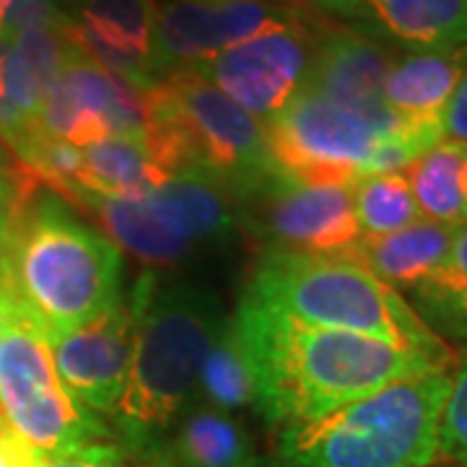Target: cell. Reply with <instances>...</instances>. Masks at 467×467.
<instances>
[{
  "label": "cell",
  "instance_id": "6da1fadb",
  "mask_svg": "<svg viewBox=\"0 0 467 467\" xmlns=\"http://www.w3.org/2000/svg\"><path fill=\"white\" fill-rule=\"evenodd\" d=\"M232 319L250 356L254 408L273 426L309 423L387 384L450 371L429 356L377 337L304 325L250 294Z\"/></svg>",
  "mask_w": 467,
  "mask_h": 467
},
{
  "label": "cell",
  "instance_id": "7a4b0ae2",
  "mask_svg": "<svg viewBox=\"0 0 467 467\" xmlns=\"http://www.w3.org/2000/svg\"><path fill=\"white\" fill-rule=\"evenodd\" d=\"M0 265L8 291L50 337L84 327L122 301L119 247L50 195L0 216Z\"/></svg>",
  "mask_w": 467,
  "mask_h": 467
},
{
  "label": "cell",
  "instance_id": "3957f363",
  "mask_svg": "<svg viewBox=\"0 0 467 467\" xmlns=\"http://www.w3.org/2000/svg\"><path fill=\"white\" fill-rule=\"evenodd\" d=\"M133 361L115 418L125 444L150 451L195 395L202 358L226 325L221 299L190 281L140 275L130 288Z\"/></svg>",
  "mask_w": 467,
  "mask_h": 467
},
{
  "label": "cell",
  "instance_id": "277c9868",
  "mask_svg": "<svg viewBox=\"0 0 467 467\" xmlns=\"http://www.w3.org/2000/svg\"><path fill=\"white\" fill-rule=\"evenodd\" d=\"M247 294L304 325L367 335L429 356L441 367L451 364L450 346L398 288L346 254L267 252Z\"/></svg>",
  "mask_w": 467,
  "mask_h": 467
},
{
  "label": "cell",
  "instance_id": "5b68a950",
  "mask_svg": "<svg viewBox=\"0 0 467 467\" xmlns=\"http://www.w3.org/2000/svg\"><path fill=\"white\" fill-rule=\"evenodd\" d=\"M450 371L392 382L281 436V462L294 467H429L439 457V426Z\"/></svg>",
  "mask_w": 467,
  "mask_h": 467
},
{
  "label": "cell",
  "instance_id": "8992f818",
  "mask_svg": "<svg viewBox=\"0 0 467 467\" xmlns=\"http://www.w3.org/2000/svg\"><path fill=\"white\" fill-rule=\"evenodd\" d=\"M146 146L169 177L184 167L213 174L244 202L275 174L265 125L195 70H174L143 91Z\"/></svg>",
  "mask_w": 467,
  "mask_h": 467
},
{
  "label": "cell",
  "instance_id": "52a82bcc",
  "mask_svg": "<svg viewBox=\"0 0 467 467\" xmlns=\"http://www.w3.org/2000/svg\"><path fill=\"white\" fill-rule=\"evenodd\" d=\"M232 192L201 167H184L143 198H104L84 190L78 208L99 218L117 247L150 267H171L234 239Z\"/></svg>",
  "mask_w": 467,
  "mask_h": 467
},
{
  "label": "cell",
  "instance_id": "ba28073f",
  "mask_svg": "<svg viewBox=\"0 0 467 467\" xmlns=\"http://www.w3.org/2000/svg\"><path fill=\"white\" fill-rule=\"evenodd\" d=\"M0 420L47 457L101 444L109 436L99 413L63 387L50 335L11 291L0 319Z\"/></svg>",
  "mask_w": 467,
  "mask_h": 467
},
{
  "label": "cell",
  "instance_id": "9c48e42d",
  "mask_svg": "<svg viewBox=\"0 0 467 467\" xmlns=\"http://www.w3.org/2000/svg\"><path fill=\"white\" fill-rule=\"evenodd\" d=\"M402 125H379L301 86L284 109L265 122V138L278 174L299 182L353 187L368 174L379 143Z\"/></svg>",
  "mask_w": 467,
  "mask_h": 467
},
{
  "label": "cell",
  "instance_id": "30bf717a",
  "mask_svg": "<svg viewBox=\"0 0 467 467\" xmlns=\"http://www.w3.org/2000/svg\"><path fill=\"white\" fill-rule=\"evenodd\" d=\"M247 229L270 252L348 254L361 239L353 213V187L312 184L273 174L244 201Z\"/></svg>",
  "mask_w": 467,
  "mask_h": 467
},
{
  "label": "cell",
  "instance_id": "8fae6325",
  "mask_svg": "<svg viewBox=\"0 0 467 467\" xmlns=\"http://www.w3.org/2000/svg\"><path fill=\"white\" fill-rule=\"evenodd\" d=\"M315 47L317 39L304 21H291L218 52L190 70L201 73L265 125L306 84Z\"/></svg>",
  "mask_w": 467,
  "mask_h": 467
},
{
  "label": "cell",
  "instance_id": "7c38bea8",
  "mask_svg": "<svg viewBox=\"0 0 467 467\" xmlns=\"http://www.w3.org/2000/svg\"><path fill=\"white\" fill-rule=\"evenodd\" d=\"M36 130L76 149L94 146L109 135L143 138V91L107 73L70 42L66 66L36 117Z\"/></svg>",
  "mask_w": 467,
  "mask_h": 467
},
{
  "label": "cell",
  "instance_id": "4fadbf2b",
  "mask_svg": "<svg viewBox=\"0 0 467 467\" xmlns=\"http://www.w3.org/2000/svg\"><path fill=\"white\" fill-rule=\"evenodd\" d=\"M291 21H299L291 5L267 0H169L156 16L150 60L156 76H169Z\"/></svg>",
  "mask_w": 467,
  "mask_h": 467
},
{
  "label": "cell",
  "instance_id": "5bb4252c",
  "mask_svg": "<svg viewBox=\"0 0 467 467\" xmlns=\"http://www.w3.org/2000/svg\"><path fill=\"white\" fill-rule=\"evenodd\" d=\"M135 315L128 296L99 319L52 335L55 371L76 400L94 413H115L133 361Z\"/></svg>",
  "mask_w": 467,
  "mask_h": 467
},
{
  "label": "cell",
  "instance_id": "9a60e30c",
  "mask_svg": "<svg viewBox=\"0 0 467 467\" xmlns=\"http://www.w3.org/2000/svg\"><path fill=\"white\" fill-rule=\"evenodd\" d=\"M392 63L395 52L379 39L356 29H333L317 39L304 86L379 125L398 128L402 119L382 101L384 78Z\"/></svg>",
  "mask_w": 467,
  "mask_h": 467
},
{
  "label": "cell",
  "instance_id": "2e32d148",
  "mask_svg": "<svg viewBox=\"0 0 467 467\" xmlns=\"http://www.w3.org/2000/svg\"><path fill=\"white\" fill-rule=\"evenodd\" d=\"M467 73V45L395 57L382 86L384 107L402 122H441L457 84Z\"/></svg>",
  "mask_w": 467,
  "mask_h": 467
},
{
  "label": "cell",
  "instance_id": "e0dca14e",
  "mask_svg": "<svg viewBox=\"0 0 467 467\" xmlns=\"http://www.w3.org/2000/svg\"><path fill=\"white\" fill-rule=\"evenodd\" d=\"M457 226H444L420 218L413 226L387 236H361L346 254L371 270L392 288H418L447 260Z\"/></svg>",
  "mask_w": 467,
  "mask_h": 467
},
{
  "label": "cell",
  "instance_id": "ac0fdd59",
  "mask_svg": "<svg viewBox=\"0 0 467 467\" xmlns=\"http://www.w3.org/2000/svg\"><path fill=\"white\" fill-rule=\"evenodd\" d=\"M153 460L161 467H257L242 423L208 405L187 408L174 436L153 447Z\"/></svg>",
  "mask_w": 467,
  "mask_h": 467
},
{
  "label": "cell",
  "instance_id": "d6986e66",
  "mask_svg": "<svg viewBox=\"0 0 467 467\" xmlns=\"http://www.w3.org/2000/svg\"><path fill=\"white\" fill-rule=\"evenodd\" d=\"M361 14L410 52L467 45V0H364Z\"/></svg>",
  "mask_w": 467,
  "mask_h": 467
},
{
  "label": "cell",
  "instance_id": "ffe728a7",
  "mask_svg": "<svg viewBox=\"0 0 467 467\" xmlns=\"http://www.w3.org/2000/svg\"><path fill=\"white\" fill-rule=\"evenodd\" d=\"M70 39L66 26L26 29L8 42L5 55V101L29 128L66 66Z\"/></svg>",
  "mask_w": 467,
  "mask_h": 467
},
{
  "label": "cell",
  "instance_id": "44dd1931",
  "mask_svg": "<svg viewBox=\"0 0 467 467\" xmlns=\"http://www.w3.org/2000/svg\"><path fill=\"white\" fill-rule=\"evenodd\" d=\"M81 187L104 198H143L167 182L169 174L156 164L143 138L109 135L81 149Z\"/></svg>",
  "mask_w": 467,
  "mask_h": 467
},
{
  "label": "cell",
  "instance_id": "7402d4cb",
  "mask_svg": "<svg viewBox=\"0 0 467 467\" xmlns=\"http://www.w3.org/2000/svg\"><path fill=\"white\" fill-rule=\"evenodd\" d=\"M410 184L418 213L444 226L467 223V149L450 140L420 153L402 171Z\"/></svg>",
  "mask_w": 467,
  "mask_h": 467
},
{
  "label": "cell",
  "instance_id": "603a6c76",
  "mask_svg": "<svg viewBox=\"0 0 467 467\" xmlns=\"http://www.w3.org/2000/svg\"><path fill=\"white\" fill-rule=\"evenodd\" d=\"M195 392H201L208 408H216L221 413H234L257 402L250 356L232 317L226 319L202 358Z\"/></svg>",
  "mask_w": 467,
  "mask_h": 467
},
{
  "label": "cell",
  "instance_id": "cb8c5ba5",
  "mask_svg": "<svg viewBox=\"0 0 467 467\" xmlns=\"http://www.w3.org/2000/svg\"><path fill=\"white\" fill-rule=\"evenodd\" d=\"M413 291L431 330L436 325L450 337L467 340V223L454 229L447 260Z\"/></svg>",
  "mask_w": 467,
  "mask_h": 467
},
{
  "label": "cell",
  "instance_id": "d4e9b609",
  "mask_svg": "<svg viewBox=\"0 0 467 467\" xmlns=\"http://www.w3.org/2000/svg\"><path fill=\"white\" fill-rule=\"evenodd\" d=\"M156 16V0H81L73 21L107 45L150 60Z\"/></svg>",
  "mask_w": 467,
  "mask_h": 467
},
{
  "label": "cell",
  "instance_id": "484cf974",
  "mask_svg": "<svg viewBox=\"0 0 467 467\" xmlns=\"http://www.w3.org/2000/svg\"><path fill=\"white\" fill-rule=\"evenodd\" d=\"M353 213L361 236H387L420 221L410 184L402 171L361 177L353 184Z\"/></svg>",
  "mask_w": 467,
  "mask_h": 467
},
{
  "label": "cell",
  "instance_id": "4316f807",
  "mask_svg": "<svg viewBox=\"0 0 467 467\" xmlns=\"http://www.w3.org/2000/svg\"><path fill=\"white\" fill-rule=\"evenodd\" d=\"M439 457L467 467V358L450 374V392L439 426Z\"/></svg>",
  "mask_w": 467,
  "mask_h": 467
},
{
  "label": "cell",
  "instance_id": "83f0119b",
  "mask_svg": "<svg viewBox=\"0 0 467 467\" xmlns=\"http://www.w3.org/2000/svg\"><path fill=\"white\" fill-rule=\"evenodd\" d=\"M67 21H70V16L60 11L57 0H5L0 39L11 42L16 34L26 32V29L66 26Z\"/></svg>",
  "mask_w": 467,
  "mask_h": 467
},
{
  "label": "cell",
  "instance_id": "f1b7e54d",
  "mask_svg": "<svg viewBox=\"0 0 467 467\" xmlns=\"http://www.w3.org/2000/svg\"><path fill=\"white\" fill-rule=\"evenodd\" d=\"M42 467H128L122 451L109 444H88L81 450L52 454Z\"/></svg>",
  "mask_w": 467,
  "mask_h": 467
},
{
  "label": "cell",
  "instance_id": "f546056e",
  "mask_svg": "<svg viewBox=\"0 0 467 467\" xmlns=\"http://www.w3.org/2000/svg\"><path fill=\"white\" fill-rule=\"evenodd\" d=\"M47 454L34 450L5 423H0V467H42Z\"/></svg>",
  "mask_w": 467,
  "mask_h": 467
},
{
  "label": "cell",
  "instance_id": "4dcf8cb0",
  "mask_svg": "<svg viewBox=\"0 0 467 467\" xmlns=\"http://www.w3.org/2000/svg\"><path fill=\"white\" fill-rule=\"evenodd\" d=\"M441 130H444V140L467 149V73L454 88L450 104L444 107Z\"/></svg>",
  "mask_w": 467,
  "mask_h": 467
},
{
  "label": "cell",
  "instance_id": "1f68e13d",
  "mask_svg": "<svg viewBox=\"0 0 467 467\" xmlns=\"http://www.w3.org/2000/svg\"><path fill=\"white\" fill-rule=\"evenodd\" d=\"M29 198H34V195H26L21 190L16 164H11L8 153L0 149V216L14 213L18 205H24Z\"/></svg>",
  "mask_w": 467,
  "mask_h": 467
},
{
  "label": "cell",
  "instance_id": "d6a6232c",
  "mask_svg": "<svg viewBox=\"0 0 467 467\" xmlns=\"http://www.w3.org/2000/svg\"><path fill=\"white\" fill-rule=\"evenodd\" d=\"M317 8L333 14V16H358L364 8V0H312Z\"/></svg>",
  "mask_w": 467,
  "mask_h": 467
},
{
  "label": "cell",
  "instance_id": "836d02e7",
  "mask_svg": "<svg viewBox=\"0 0 467 467\" xmlns=\"http://www.w3.org/2000/svg\"><path fill=\"white\" fill-rule=\"evenodd\" d=\"M5 55H8V42L0 39V101L5 99Z\"/></svg>",
  "mask_w": 467,
  "mask_h": 467
},
{
  "label": "cell",
  "instance_id": "e575fe53",
  "mask_svg": "<svg viewBox=\"0 0 467 467\" xmlns=\"http://www.w3.org/2000/svg\"><path fill=\"white\" fill-rule=\"evenodd\" d=\"M5 291H8V285H5V275H3V265H0V319H3V299H5Z\"/></svg>",
  "mask_w": 467,
  "mask_h": 467
},
{
  "label": "cell",
  "instance_id": "d590c367",
  "mask_svg": "<svg viewBox=\"0 0 467 467\" xmlns=\"http://www.w3.org/2000/svg\"><path fill=\"white\" fill-rule=\"evenodd\" d=\"M3 14H5V0H0V34H3Z\"/></svg>",
  "mask_w": 467,
  "mask_h": 467
},
{
  "label": "cell",
  "instance_id": "8d00e7d4",
  "mask_svg": "<svg viewBox=\"0 0 467 467\" xmlns=\"http://www.w3.org/2000/svg\"><path fill=\"white\" fill-rule=\"evenodd\" d=\"M267 3H281V5H288V0H267Z\"/></svg>",
  "mask_w": 467,
  "mask_h": 467
},
{
  "label": "cell",
  "instance_id": "74e56055",
  "mask_svg": "<svg viewBox=\"0 0 467 467\" xmlns=\"http://www.w3.org/2000/svg\"><path fill=\"white\" fill-rule=\"evenodd\" d=\"M278 467H294V465H285V462H278Z\"/></svg>",
  "mask_w": 467,
  "mask_h": 467
},
{
  "label": "cell",
  "instance_id": "f35d334b",
  "mask_svg": "<svg viewBox=\"0 0 467 467\" xmlns=\"http://www.w3.org/2000/svg\"><path fill=\"white\" fill-rule=\"evenodd\" d=\"M0 423H3V420H0Z\"/></svg>",
  "mask_w": 467,
  "mask_h": 467
}]
</instances>
